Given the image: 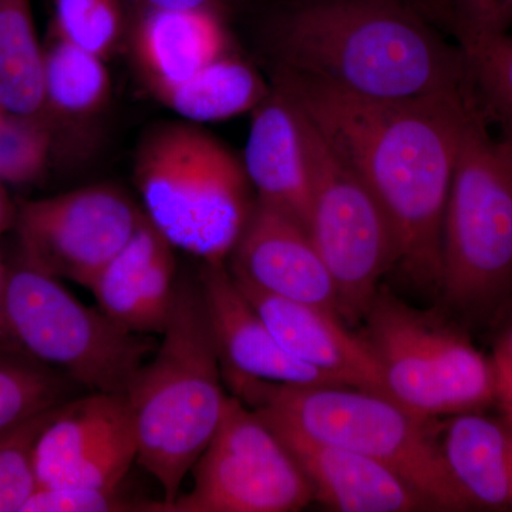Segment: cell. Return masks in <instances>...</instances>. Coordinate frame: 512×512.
I'll use <instances>...</instances> for the list:
<instances>
[{
    "label": "cell",
    "mask_w": 512,
    "mask_h": 512,
    "mask_svg": "<svg viewBox=\"0 0 512 512\" xmlns=\"http://www.w3.org/2000/svg\"><path fill=\"white\" fill-rule=\"evenodd\" d=\"M284 92L365 183L393 229L396 268L421 289L439 291L444 212L471 106L456 92L384 101L353 96L275 67Z\"/></svg>",
    "instance_id": "6da1fadb"
},
{
    "label": "cell",
    "mask_w": 512,
    "mask_h": 512,
    "mask_svg": "<svg viewBox=\"0 0 512 512\" xmlns=\"http://www.w3.org/2000/svg\"><path fill=\"white\" fill-rule=\"evenodd\" d=\"M167 245L170 242L146 215L130 241L107 262L90 285L101 311L124 328L136 332L138 299L148 269Z\"/></svg>",
    "instance_id": "cb8c5ba5"
},
{
    "label": "cell",
    "mask_w": 512,
    "mask_h": 512,
    "mask_svg": "<svg viewBox=\"0 0 512 512\" xmlns=\"http://www.w3.org/2000/svg\"><path fill=\"white\" fill-rule=\"evenodd\" d=\"M232 396L268 424L379 461L413 485L437 510L466 511L448 476L433 420L387 394L335 384L262 382L222 372Z\"/></svg>",
    "instance_id": "277c9868"
},
{
    "label": "cell",
    "mask_w": 512,
    "mask_h": 512,
    "mask_svg": "<svg viewBox=\"0 0 512 512\" xmlns=\"http://www.w3.org/2000/svg\"><path fill=\"white\" fill-rule=\"evenodd\" d=\"M60 406L0 436V512H22L39 487L35 470L37 440Z\"/></svg>",
    "instance_id": "83f0119b"
},
{
    "label": "cell",
    "mask_w": 512,
    "mask_h": 512,
    "mask_svg": "<svg viewBox=\"0 0 512 512\" xmlns=\"http://www.w3.org/2000/svg\"><path fill=\"white\" fill-rule=\"evenodd\" d=\"M134 178L148 220L174 248L202 264H227L256 197L242 163L194 123L148 133Z\"/></svg>",
    "instance_id": "5b68a950"
},
{
    "label": "cell",
    "mask_w": 512,
    "mask_h": 512,
    "mask_svg": "<svg viewBox=\"0 0 512 512\" xmlns=\"http://www.w3.org/2000/svg\"><path fill=\"white\" fill-rule=\"evenodd\" d=\"M437 23L454 36L457 45L510 32L512 0H424Z\"/></svg>",
    "instance_id": "f1b7e54d"
},
{
    "label": "cell",
    "mask_w": 512,
    "mask_h": 512,
    "mask_svg": "<svg viewBox=\"0 0 512 512\" xmlns=\"http://www.w3.org/2000/svg\"><path fill=\"white\" fill-rule=\"evenodd\" d=\"M160 336L126 397L138 464L163 488L158 512H167L218 430L229 397L198 281L177 282Z\"/></svg>",
    "instance_id": "3957f363"
},
{
    "label": "cell",
    "mask_w": 512,
    "mask_h": 512,
    "mask_svg": "<svg viewBox=\"0 0 512 512\" xmlns=\"http://www.w3.org/2000/svg\"><path fill=\"white\" fill-rule=\"evenodd\" d=\"M495 367H497L498 380L495 406L500 409L501 416L512 424V375L497 363Z\"/></svg>",
    "instance_id": "d6a6232c"
},
{
    "label": "cell",
    "mask_w": 512,
    "mask_h": 512,
    "mask_svg": "<svg viewBox=\"0 0 512 512\" xmlns=\"http://www.w3.org/2000/svg\"><path fill=\"white\" fill-rule=\"evenodd\" d=\"M222 372L282 384H335L289 355L239 288L227 264H204L197 279Z\"/></svg>",
    "instance_id": "4fadbf2b"
},
{
    "label": "cell",
    "mask_w": 512,
    "mask_h": 512,
    "mask_svg": "<svg viewBox=\"0 0 512 512\" xmlns=\"http://www.w3.org/2000/svg\"><path fill=\"white\" fill-rule=\"evenodd\" d=\"M0 107L47 119L45 47L30 0H0Z\"/></svg>",
    "instance_id": "44dd1931"
},
{
    "label": "cell",
    "mask_w": 512,
    "mask_h": 512,
    "mask_svg": "<svg viewBox=\"0 0 512 512\" xmlns=\"http://www.w3.org/2000/svg\"><path fill=\"white\" fill-rule=\"evenodd\" d=\"M126 0H53L52 36L106 60L127 29Z\"/></svg>",
    "instance_id": "484cf974"
},
{
    "label": "cell",
    "mask_w": 512,
    "mask_h": 512,
    "mask_svg": "<svg viewBox=\"0 0 512 512\" xmlns=\"http://www.w3.org/2000/svg\"><path fill=\"white\" fill-rule=\"evenodd\" d=\"M111 93L109 69L101 57L50 37L45 49L46 117H90Z\"/></svg>",
    "instance_id": "7402d4cb"
},
{
    "label": "cell",
    "mask_w": 512,
    "mask_h": 512,
    "mask_svg": "<svg viewBox=\"0 0 512 512\" xmlns=\"http://www.w3.org/2000/svg\"><path fill=\"white\" fill-rule=\"evenodd\" d=\"M131 426L126 394L90 392L62 404L37 440V488L53 487Z\"/></svg>",
    "instance_id": "d6986e66"
},
{
    "label": "cell",
    "mask_w": 512,
    "mask_h": 512,
    "mask_svg": "<svg viewBox=\"0 0 512 512\" xmlns=\"http://www.w3.org/2000/svg\"><path fill=\"white\" fill-rule=\"evenodd\" d=\"M298 110L312 174L308 232L332 275L340 319L360 325L383 276L396 268V239L369 188Z\"/></svg>",
    "instance_id": "9c48e42d"
},
{
    "label": "cell",
    "mask_w": 512,
    "mask_h": 512,
    "mask_svg": "<svg viewBox=\"0 0 512 512\" xmlns=\"http://www.w3.org/2000/svg\"><path fill=\"white\" fill-rule=\"evenodd\" d=\"M15 218L16 212L13 210L12 204H10L2 181H0V235L12 225V222H15Z\"/></svg>",
    "instance_id": "836d02e7"
},
{
    "label": "cell",
    "mask_w": 512,
    "mask_h": 512,
    "mask_svg": "<svg viewBox=\"0 0 512 512\" xmlns=\"http://www.w3.org/2000/svg\"><path fill=\"white\" fill-rule=\"evenodd\" d=\"M144 218L146 212L113 185H87L23 202L15 218L20 259L89 289Z\"/></svg>",
    "instance_id": "8fae6325"
},
{
    "label": "cell",
    "mask_w": 512,
    "mask_h": 512,
    "mask_svg": "<svg viewBox=\"0 0 512 512\" xmlns=\"http://www.w3.org/2000/svg\"><path fill=\"white\" fill-rule=\"evenodd\" d=\"M242 163L256 200L308 231L312 174L301 113L275 86L252 110Z\"/></svg>",
    "instance_id": "2e32d148"
},
{
    "label": "cell",
    "mask_w": 512,
    "mask_h": 512,
    "mask_svg": "<svg viewBox=\"0 0 512 512\" xmlns=\"http://www.w3.org/2000/svg\"><path fill=\"white\" fill-rule=\"evenodd\" d=\"M497 335H495L493 359L512 375V299L495 316Z\"/></svg>",
    "instance_id": "4dcf8cb0"
},
{
    "label": "cell",
    "mask_w": 512,
    "mask_h": 512,
    "mask_svg": "<svg viewBox=\"0 0 512 512\" xmlns=\"http://www.w3.org/2000/svg\"><path fill=\"white\" fill-rule=\"evenodd\" d=\"M137 10L211 8L222 10L229 0H126Z\"/></svg>",
    "instance_id": "1f68e13d"
},
{
    "label": "cell",
    "mask_w": 512,
    "mask_h": 512,
    "mask_svg": "<svg viewBox=\"0 0 512 512\" xmlns=\"http://www.w3.org/2000/svg\"><path fill=\"white\" fill-rule=\"evenodd\" d=\"M77 384L52 367L0 348V436L73 399Z\"/></svg>",
    "instance_id": "d4e9b609"
},
{
    "label": "cell",
    "mask_w": 512,
    "mask_h": 512,
    "mask_svg": "<svg viewBox=\"0 0 512 512\" xmlns=\"http://www.w3.org/2000/svg\"><path fill=\"white\" fill-rule=\"evenodd\" d=\"M160 501H131L119 490L37 488L22 512H158Z\"/></svg>",
    "instance_id": "f546056e"
},
{
    "label": "cell",
    "mask_w": 512,
    "mask_h": 512,
    "mask_svg": "<svg viewBox=\"0 0 512 512\" xmlns=\"http://www.w3.org/2000/svg\"><path fill=\"white\" fill-rule=\"evenodd\" d=\"M278 69L353 96L402 101L467 84L460 46L424 0H286L266 25Z\"/></svg>",
    "instance_id": "7a4b0ae2"
},
{
    "label": "cell",
    "mask_w": 512,
    "mask_h": 512,
    "mask_svg": "<svg viewBox=\"0 0 512 512\" xmlns=\"http://www.w3.org/2000/svg\"><path fill=\"white\" fill-rule=\"evenodd\" d=\"M221 10H138L134 57L147 86L183 82L229 53Z\"/></svg>",
    "instance_id": "e0dca14e"
},
{
    "label": "cell",
    "mask_w": 512,
    "mask_h": 512,
    "mask_svg": "<svg viewBox=\"0 0 512 512\" xmlns=\"http://www.w3.org/2000/svg\"><path fill=\"white\" fill-rule=\"evenodd\" d=\"M360 333L382 370L384 393L421 419L494 406L493 356L434 312L421 311L380 288Z\"/></svg>",
    "instance_id": "ba28073f"
},
{
    "label": "cell",
    "mask_w": 512,
    "mask_h": 512,
    "mask_svg": "<svg viewBox=\"0 0 512 512\" xmlns=\"http://www.w3.org/2000/svg\"><path fill=\"white\" fill-rule=\"evenodd\" d=\"M228 261L241 284L339 316L332 275L309 232L261 201L255 200Z\"/></svg>",
    "instance_id": "7c38bea8"
},
{
    "label": "cell",
    "mask_w": 512,
    "mask_h": 512,
    "mask_svg": "<svg viewBox=\"0 0 512 512\" xmlns=\"http://www.w3.org/2000/svg\"><path fill=\"white\" fill-rule=\"evenodd\" d=\"M458 46L474 103L512 161V36L501 33Z\"/></svg>",
    "instance_id": "603a6c76"
},
{
    "label": "cell",
    "mask_w": 512,
    "mask_h": 512,
    "mask_svg": "<svg viewBox=\"0 0 512 512\" xmlns=\"http://www.w3.org/2000/svg\"><path fill=\"white\" fill-rule=\"evenodd\" d=\"M164 106L190 123H214L255 109L271 92L254 67L227 53L183 82L150 86Z\"/></svg>",
    "instance_id": "ffe728a7"
},
{
    "label": "cell",
    "mask_w": 512,
    "mask_h": 512,
    "mask_svg": "<svg viewBox=\"0 0 512 512\" xmlns=\"http://www.w3.org/2000/svg\"><path fill=\"white\" fill-rule=\"evenodd\" d=\"M237 284L289 355L340 386L386 394L382 370L366 340L350 332L336 313Z\"/></svg>",
    "instance_id": "5bb4252c"
},
{
    "label": "cell",
    "mask_w": 512,
    "mask_h": 512,
    "mask_svg": "<svg viewBox=\"0 0 512 512\" xmlns=\"http://www.w3.org/2000/svg\"><path fill=\"white\" fill-rule=\"evenodd\" d=\"M439 292L477 319L512 299V161L473 96L444 212Z\"/></svg>",
    "instance_id": "8992f818"
},
{
    "label": "cell",
    "mask_w": 512,
    "mask_h": 512,
    "mask_svg": "<svg viewBox=\"0 0 512 512\" xmlns=\"http://www.w3.org/2000/svg\"><path fill=\"white\" fill-rule=\"evenodd\" d=\"M52 123L45 117L20 116L0 107V181L33 183L52 153Z\"/></svg>",
    "instance_id": "4316f807"
},
{
    "label": "cell",
    "mask_w": 512,
    "mask_h": 512,
    "mask_svg": "<svg viewBox=\"0 0 512 512\" xmlns=\"http://www.w3.org/2000/svg\"><path fill=\"white\" fill-rule=\"evenodd\" d=\"M483 412L451 416L441 454L466 510H512V424Z\"/></svg>",
    "instance_id": "ac0fdd59"
},
{
    "label": "cell",
    "mask_w": 512,
    "mask_h": 512,
    "mask_svg": "<svg viewBox=\"0 0 512 512\" xmlns=\"http://www.w3.org/2000/svg\"><path fill=\"white\" fill-rule=\"evenodd\" d=\"M3 325L6 348L52 367L89 392L126 394L157 349L153 336L84 305L60 279L22 259L8 268Z\"/></svg>",
    "instance_id": "52a82bcc"
},
{
    "label": "cell",
    "mask_w": 512,
    "mask_h": 512,
    "mask_svg": "<svg viewBox=\"0 0 512 512\" xmlns=\"http://www.w3.org/2000/svg\"><path fill=\"white\" fill-rule=\"evenodd\" d=\"M192 473L194 487L167 512H293L315 500L288 448L232 394Z\"/></svg>",
    "instance_id": "30bf717a"
},
{
    "label": "cell",
    "mask_w": 512,
    "mask_h": 512,
    "mask_svg": "<svg viewBox=\"0 0 512 512\" xmlns=\"http://www.w3.org/2000/svg\"><path fill=\"white\" fill-rule=\"evenodd\" d=\"M265 423V421H264ZM312 484L315 500L340 512L437 510L413 487L379 461L346 448L320 443L298 431L268 424Z\"/></svg>",
    "instance_id": "9a60e30c"
},
{
    "label": "cell",
    "mask_w": 512,
    "mask_h": 512,
    "mask_svg": "<svg viewBox=\"0 0 512 512\" xmlns=\"http://www.w3.org/2000/svg\"><path fill=\"white\" fill-rule=\"evenodd\" d=\"M6 276H8V266L3 264L0 258V348H6L5 325H3V301H5Z\"/></svg>",
    "instance_id": "e575fe53"
}]
</instances>
